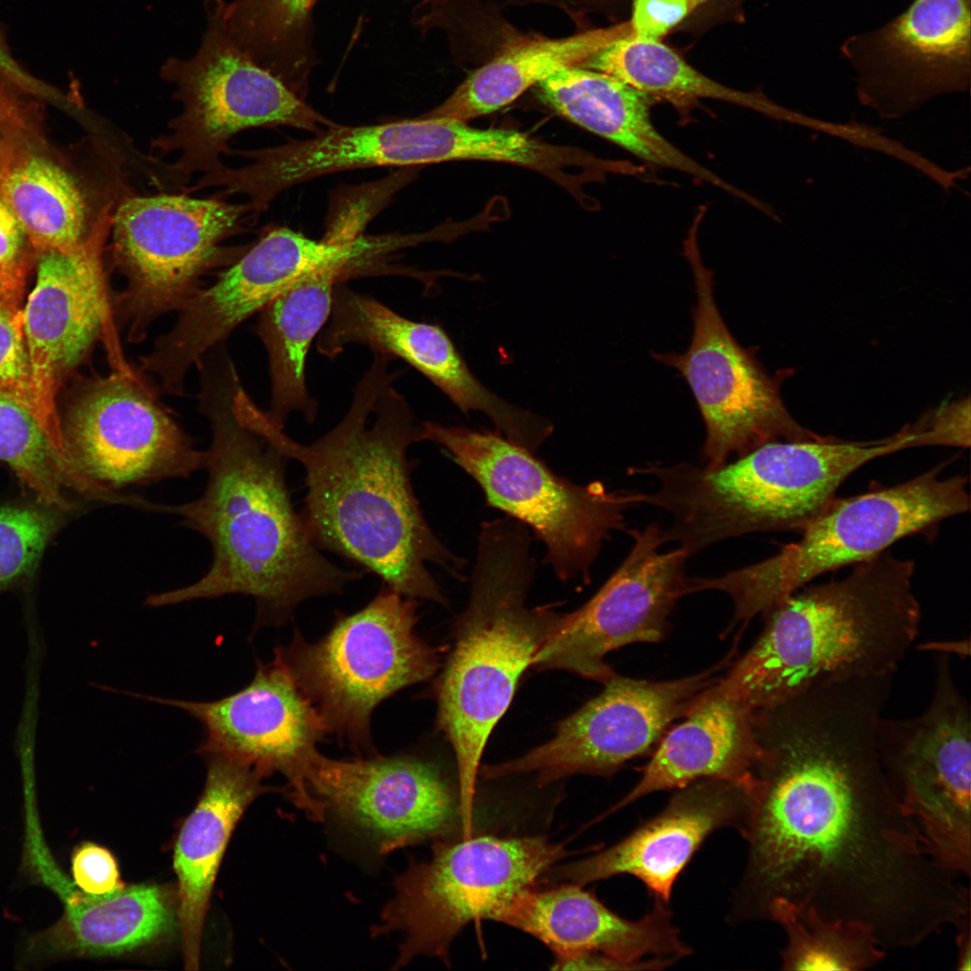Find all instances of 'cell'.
Wrapping results in <instances>:
<instances>
[{"label": "cell", "instance_id": "6da1fadb", "mask_svg": "<svg viewBox=\"0 0 971 971\" xmlns=\"http://www.w3.org/2000/svg\"><path fill=\"white\" fill-rule=\"evenodd\" d=\"M887 697L869 683L814 685L770 710L742 834L740 896L869 927L885 949L913 948L970 912V891L940 865L896 797L879 734ZM744 899V897L743 898Z\"/></svg>", "mask_w": 971, "mask_h": 971}, {"label": "cell", "instance_id": "7a4b0ae2", "mask_svg": "<svg viewBox=\"0 0 971 971\" xmlns=\"http://www.w3.org/2000/svg\"><path fill=\"white\" fill-rule=\"evenodd\" d=\"M373 354L345 416L316 441H294L256 405L247 421L303 467L307 492L300 515L319 548L358 564L405 597L446 605L428 565L459 577L462 561L422 513L407 459L408 448L422 441V427L392 386L399 375L389 370L392 359Z\"/></svg>", "mask_w": 971, "mask_h": 971}, {"label": "cell", "instance_id": "3957f363", "mask_svg": "<svg viewBox=\"0 0 971 971\" xmlns=\"http://www.w3.org/2000/svg\"><path fill=\"white\" fill-rule=\"evenodd\" d=\"M200 372V410L212 432L205 451L208 483L200 498L167 505L166 513L183 517V524L209 540L212 564L197 582L151 594L145 604L245 594L255 600L257 625L279 624L305 600L338 593L361 574L325 557L295 512L288 459L245 419L235 365L212 363Z\"/></svg>", "mask_w": 971, "mask_h": 971}, {"label": "cell", "instance_id": "277c9868", "mask_svg": "<svg viewBox=\"0 0 971 971\" xmlns=\"http://www.w3.org/2000/svg\"><path fill=\"white\" fill-rule=\"evenodd\" d=\"M914 570L886 550L842 579L806 584L768 613L761 637L712 690L763 712L819 682L893 675L919 631Z\"/></svg>", "mask_w": 971, "mask_h": 971}, {"label": "cell", "instance_id": "5b68a950", "mask_svg": "<svg viewBox=\"0 0 971 971\" xmlns=\"http://www.w3.org/2000/svg\"><path fill=\"white\" fill-rule=\"evenodd\" d=\"M535 573L527 527L512 518L484 522L470 597L436 684L437 726L457 764L461 829L474 830L477 779L486 744L522 673L567 619L554 606L530 608Z\"/></svg>", "mask_w": 971, "mask_h": 971}, {"label": "cell", "instance_id": "8992f818", "mask_svg": "<svg viewBox=\"0 0 971 971\" xmlns=\"http://www.w3.org/2000/svg\"><path fill=\"white\" fill-rule=\"evenodd\" d=\"M910 447L904 430L868 441L819 435L771 441L713 469L681 462L648 464L632 472L655 477L656 488L638 493L639 501L670 514L664 544L676 542L690 557L747 533L801 531L854 471Z\"/></svg>", "mask_w": 971, "mask_h": 971}, {"label": "cell", "instance_id": "52a82bcc", "mask_svg": "<svg viewBox=\"0 0 971 971\" xmlns=\"http://www.w3.org/2000/svg\"><path fill=\"white\" fill-rule=\"evenodd\" d=\"M942 468H933L894 486L835 497L806 525L797 542L725 575L691 578V589L726 593L734 602L735 620L768 614L819 575L871 558L904 537L967 512V477L942 478Z\"/></svg>", "mask_w": 971, "mask_h": 971}, {"label": "cell", "instance_id": "ba28073f", "mask_svg": "<svg viewBox=\"0 0 971 971\" xmlns=\"http://www.w3.org/2000/svg\"><path fill=\"white\" fill-rule=\"evenodd\" d=\"M422 441L443 447L482 488L488 505L530 527L545 544L546 561L563 580L587 582L602 544L624 527L637 493L576 485L499 432L423 422Z\"/></svg>", "mask_w": 971, "mask_h": 971}, {"label": "cell", "instance_id": "9c48e42d", "mask_svg": "<svg viewBox=\"0 0 971 971\" xmlns=\"http://www.w3.org/2000/svg\"><path fill=\"white\" fill-rule=\"evenodd\" d=\"M415 599L385 586L361 610L339 616L314 643L296 632L277 648L328 731L368 748L376 707L440 667L438 649L415 632Z\"/></svg>", "mask_w": 971, "mask_h": 971}, {"label": "cell", "instance_id": "30bf717a", "mask_svg": "<svg viewBox=\"0 0 971 971\" xmlns=\"http://www.w3.org/2000/svg\"><path fill=\"white\" fill-rule=\"evenodd\" d=\"M566 854L563 845L541 836L437 841L430 860L410 863L396 878V895L371 935L404 934L394 968L421 956L447 962L453 940L466 925L492 921Z\"/></svg>", "mask_w": 971, "mask_h": 971}, {"label": "cell", "instance_id": "8fae6325", "mask_svg": "<svg viewBox=\"0 0 971 971\" xmlns=\"http://www.w3.org/2000/svg\"><path fill=\"white\" fill-rule=\"evenodd\" d=\"M249 210V204L180 194L122 200L112 216L111 249L126 285L111 299V315L128 342L143 341L155 320L179 311L200 289L206 272L242 254L220 245Z\"/></svg>", "mask_w": 971, "mask_h": 971}, {"label": "cell", "instance_id": "7c38bea8", "mask_svg": "<svg viewBox=\"0 0 971 971\" xmlns=\"http://www.w3.org/2000/svg\"><path fill=\"white\" fill-rule=\"evenodd\" d=\"M208 27L197 53L170 58L162 78L176 86L183 110L169 122L168 134L154 139L163 154L180 151L172 170L181 175L221 169L220 155L237 132L284 125L320 131L334 123L307 105L281 80L253 61L231 39L215 0H206Z\"/></svg>", "mask_w": 971, "mask_h": 971}, {"label": "cell", "instance_id": "4fadbf2b", "mask_svg": "<svg viewBox=\"0 0 971 971\" xmlns=\"http://www.w3.org/2000/svg\"><path fill=\"white\" fill-rule=\"evenodd\" d=\"M926 710L906 720L883 718L882 762L889 782L931 853L948 870H971L969 706L949 663H937Z\"/></svg>", "mask_w": 971, "mask_h": 971}, {"label": "cell", "instance_id": "5bb4252c", "mask_svg": "<svg viewBox=\"0 0 971 971\" xmlns=\"http://www.w3.org/2000/svg\"><path fill=\"white\" fill-rule=\"evenodd\" d=\"M697 295L692 308L690 344L681 354L652 352L679 370L689 384L706 426L703 455L707 468H717L754 449L778 441H801L819 435L797 423L786 408L779 385L786 376L771 377L744 348L722 318L714 297L713 274L688 244Z\"/></svg>", "mask_w": 971, "mask_h": 971}, {"label": "cell", "instance_id": "9a60e30c", "mask_svg": "<svg viewBox=\"0 0 971 971\" xmlns=\"http://www.w3.org/2000/svg\"><path fill=\"white\" fill-rule=\"evenodd\" d=\"M62 424L79 470L111 492L188 477L205 466V451L128 368L84 382Z\"/></svg>", "mask_w": 971, "mask_h": 971}, {"label": "cell", "instance_id": "2e32d148", "mask_svg": "<svg viewBox=\"0 0 971 971\" xmlns=\"http://www.w3.org/2000/svg\"><path fill=\"white\" fill-rule=\"evenodd\" d=\"M715 670L667 681L613 675L604 689L559 722L549 741L509 762L486 765L494 779L534 773L539 786L573 775L609 777L642 754L674 719L686 717L716 681Z\"/></svg>", "mask_w": 971, "mask_h": 971}, {"label": "cell", "instance_id": "e0dca14e", "mask_svg": "<svg viewBox=\"0 0 971 971\" xmlns=\"http://www.w3.org/2000/svg\"><path fill=\"white\" fill-rule=\"evenodd\" d=\"M363 254L361 239L331 231L315 240L272 229L183 305L173 329L156 341L152 364L169 380L183 381L210 349L299 280L328 266H352Z\"/></svg>", "mask_w": 971, "mask_h": 971}, {"label": "cell", "instance_id": "ac0fdd59", "mask_svg": "<svg viewBox=\"0 0 971 971\" xmlns=\"http://www.w3.org/2000/svg\"><path fill=\"white\" fill-rule=\"evenodd\" d=\"M634 542L620 566L541 646L532 659L538 670L558 669L605 682L615 673L606 655L632 643L659 641L667 618L689 593L680 547L663 551L657 524L629 531Z\"/></svg>", "mask_w": 971, "mask_h": 971}, {"label": "cell", "instance_id": "d6986e66", "mask_svg": "<svg viewBox=\"0 0 971 971\" xmlns=\"http://www.w3.org/2000/svg\"><path fill=\"white\" fill-rule=\"evenodd\" d=\"M178 708L200 722V754L220 753L253 766L263 777L274 772L288 780V796L310 820L325 817L324 806L308 791L303 773L328 728L303 693L278 649L272 661L257 663L243 689L213 701L147 697Z\"/></svg>", "mask_w": 971, "mask_h": 971}, {"label": "cell", "instance_id": "ffe728a7", "mask_svg": "<svg viewBox=\"0 0 971 971\" xmlns=\"http://www.w3.org/2000/svg\"><path fill=\"white\" fill-rule=\"evenodd\" d=\"M303 776L326 815L362 834L380 854L443 838L460 825L458 785L430 761L334 760L316 750Z\"/></svg>", "mask_w": 971, "mask_h": 971}, {"label": "cell", "instance_id": "44dd1931", "mask_svg": "<svg viewBox=\"0 0 971 971\" xmlns=\"http://www.w3.org/2000/svg\"><path fill=\"white\" fill-rule=\"evenodd\" d=\"M971 0H913L901 14L850 37L842 54L861 104L898 119L940 94L969 89Z\"/></svg>", "mask_w": 971, "mask_h": 971}, {"label": "cell", "instance_id": "7402d4cb", "mask_svg": "<svg viewBox=\"0 0 971 971\" xmlns=\"http://www.w3.org/2000/svg\"><path fill=\"white\" fill-rule=\"evenodd\" d=\"M106 206L85 239L36 256L37 280L22 307L31 378L55 441H64L56 395L62 379L86 356L111 315L102 254L111 230Z\"/></svg>", "mask_w": 971, "mask_h": 971}, {"label": "cell", "instance_id": "603a6c76", "mask_svg": "<svg viewBox=\"0 0 971 971\" xmlns=\"http://www.w3.org/2000/svg\"><path fill=\"white\" fill-rule=\"evenodd\" d=\"M665 904L656 899L650 913L629 921L582 886L566 883L519 892L492 921L544 943L555 955V969H662L691 953Z\"/></svg>", "mask_w": 971, "mask_h": 971}, {"label": "cell", "instance_id": "cb8c5ba5", "mask_svg": "<svg viewBox=\"0 0 971 971\" xmlns=\"http://www.w3.org/2000/svg\"><path fill=\"white\" fill-rule=\"evenodd\" d=\"M679 789L662 813L623 840L595 855L551 868L549 877L583 886L628 874L668 904L675 880L707 836L729 825L741 830L749 803L744 788L717 779H699Z\"/></svg>", "mask_w": 971, "mask_h": 971}, {"label": "cell", "instance_id": "d4e9b609", "mask_svg": "<svg viewBox=\"0 0 971 971\" xmlns=\"http://www.w3.org/2000/svg\"><path fill=\"white\" fill-rule=\"evenodd\" d=\"M28 873L57 894L64 913L52 926L27 940V961L118 955L156 940L174 926L170 902L156 886L89 895L64 875L49 853L34 860Z\"/></svg>", "mask_w": 971, "mask_h": 971}, {"label": "cell", "instance_id": "484cf974", "mask_svg": "<svg viewBox=\"0 0 971 971\" xmlns=\"http://www.w3.org/2000/svg\"><path fill=\"white\" fill-rule=\"evenodd\" d=\"M759 723L760 712L716 693L711 686L663 739L639 781L608 813L652 792L703 779L735 784L750 796L758 785L760 767L771 755Z\"/></svg>", "mask_w": 971, "mask_h": 971}, {"label": "cell", "instance_id": "4316f807", "mask_svg": "<svg viewBox=\"0 0 971 971\" xmlns=\"http://www.w3.org/2000/svg\"><path fill=\"white\" fill-rule=\"evenodd\" d=\"M207 776L196 807L183 823L174 853L185 968L197 970L204 918L231 833L247 806L267 791L253 766L220 753L202 754Z\"/></svg>", "mask_w": 971, "mask_h": 971}, {"label": "cell", "instance_id": "83f0119b", "mask_svg": "<svg viewBox=\"0 0 971 971\" xmlns=\"http://www.w3.org/2000/svg\"><path fill=\"white\" fill-rule=\"evenodd\" d=\"M351 343L405 361L463 413L483 409L491 398L441 326L409 320L370 296L336 285L317 350L334 359Z\"/></svg>", "mask_w": 971, "mask_h": 971}, {"label": "cell", "instance_id": "f1b7e54d", "mask_svg": "<svg viewBox=\"0 0 971 971\" xmlns=\"http://www.w3.org/2000/svg\"><path fill=\"white\" fill-rule=\"evenodd\" d=\"M535 87L538 99L558 115L655 165L686 173L744 199L745 192L698 164L669 142L650 117L652 98L606 73L564 68Z\"/></svg>", "mask_w": 971, "mask_h": 971}, {"label": "cell", "instance_id": "f546056e", "mask_svg": "<svg viewBox=\"0 0 971 971\" xmlns=\"http://www.w3.org/2000/svg\"><path fill=\"white\" fill-rule=\"evenodd\" d=\"M350 269L332 265L316 271L259 312L254 332L266 348L272 381L271 403L265 414L280 429L283 430L294 412L301 413L308 423L317 416L318 404L306 387L307 354L330 316L335 286Z\"/></svg>", "mask_w": 971, "mask_h": 971}, {"label": "cell", "instance_id": "4dcf8cb0", "mask_svg": "<svg viewBox=\"0 0 971 971\" xmlns=\"http://www.w3.org/2000/svg\"><path fill=\"white\" fill-rule=\"evenodd\" d=\"M632 35L629 22L557 39L533 32L470 72L444 102L424 116L467 122L490 114L555 73L579 66L611 42Z\"/></svg>", "mask_w": 971, "mask_h": 971}, {"label": "cell", "instance_id": "1f68e13d", "mask_svg": "<svg viewBox=\"0 0 971 971\" xmlns=\"http://www.w3.org/2000/svg\"><path fill=\"white\" fill-rule=\"evenodd\" d=\"M0 129V200L23 228L36 256L68 250L86 236V203L76 180L31 145Z\"/></svg>", "mask_w": 971, "mask_h": 971}, {"label": "cell", "instance_id": "d6a6232c", "mask_svg": "<svg viewBox=\"0 0 971 971\" xmlns=\"http://www.w3.org/2000/svg\"><path fill=\"white\" fill-rule=\"evenodd\" d=\"M579 67L612 76L650 98L677 107L701 98L726 102L769 118L797 123L799 113L762 94L738 91L708 77L659 40L620 38L592 55Z\"/></svg>", "mask_w": 971, "mask_h": 971}, {"label": "cell", "instance_id": "836d02e7", "mask_svg": "<svg viewBox=\"0 0 971 971\" xmlns=\"http://www.w3.org/2000/svg\"><path fill=\"white\" fill-rule=\"evenodd\" d=\"M318 0H216L237 47L302 98L317 65L313 10Z\"/></svg>", "mask_w": 971, "mask_h": 971}, {"label": "cell", "instance_id": "e575fe53", "mask_svg": "<svg viewBox=\"0 0 971 971\" xmlns=\"http://www.w3.org/2000/svg\"><path fill=\"white\" fill-rule=\"evenodd\" d=\"M767 918L785 932L787 944L780 951L785 970H863L886 956L873 931L858 922L827 918L780 900L770 904Z\"/></svg>", "mask_w": 971, "mask_h": 971}, {"label": "cell", "instance_id": "d590c367", "mask_svg": "<svg viewBox=\"0 0 971 971\" xmlns=\"http://www.w3.org/2000/svg\"><path fill=\"white\" fill-rule=\"evenodd\" d=\"M0 461L9 466L46 506L73 510L63 488L97 498L101 490L63 460L34 415L14 400L0 395Z\"/></svg>", "mask_w": 971, "mask_h": 971}, {"label": "cell", "instance_id": "8d00e7d4", "mask_svg": "<svg viewBox=\"0 0 971 971\" xmlns=\"http://www.w3.org/2000/svg\"><path fill=\"white\" fill-rule=\"evenodd\" d=\"M410 22L423 35L440 31L452 58L477 67L533 34L518 30L501 11L480 0H421L413 8Z\"/></svg>", "mask_w": 971, "mask_h": 971}, {"label": "cell", "instance_id": "74e56055", "mask_svg": "<svg viewBox=\"0 0 971 971\" xmlns=\"http://www.w3.org/2000/svg\"><path fill=\"white\" fill-rule=\"evenodd\" d=\"M56 528L55 517L43 510L0 506V589L34 569Z\"/></svg>", "mask_w": 971, "mask_h": 971}, {"label": "cell", "instance_id": "f35d334b", "mask_svg": "<svg viewBox=\"0 0 971 971\" xmlns=\"http://www.w3.org/2000/svg\"><path fill=\"white\" fill-rule=\"evenodd\" d=\"M0 395L17 402L37 419L52 445L54 439L33 385L23 332L22 309L12 311L0 300Z\"/></svg>", "mask_w": 971, "mask_h": 971}, {"label": "cell", "instance_id": "ab89813d", "mask_svg": "<svg viewBox=\"0 0 971 971\" xmlns=\"http://www.w3.org/2000/svg\"><path fill=\"white\" fill-rule=\"evenodd\" d=\"M36 254L18 219L0 200V300L22 309L28 275Z\"/></svg>", "mask_w": 971, "mask_h": 971}, {"label": "cell", "instance_id": "60d3db41", "mask_svg": "<svg viewBox=\"0 0 971 971\" xmlns=\"http://www.w3.org/2000/svg\"><path fill=\"white\" fill-rule=\"evenodd\" d=\"M71 870L74 884L89 895H108L123 887L113 856L92 842H84L75 848Z\"/></svg>", "mask_w": 971, "mask_h": 971}, {"label": "cell", "instance_id": "b9f144b4", "mask_svg": "<svg viewBox=\"0 0 971 971\" xmlns=\"http://www.w3.org/2000/svg\"><path fill=\"white\" fill-rule=\"evenodd\" d=\"M925 437L927 446L970 445L969 397L943 405L914 423Z\"/></svg>", "mask_w": 971, "mask_h": 971}, {"label": "cell", "instance_id": "7bdbcfd3", "mask_svg": "<svg viewBox=\"0 0 971 971\" xmlns=\"http://www.w3.org/2000/svg\"><path fill=\"white\" fill-rule=\"evenodd\" d=\"M690 0H633V36L659 40L693 9Z\"/></svg>", "mask_w": 971, "mask_h": 971}, {"label": "cell", "instance_id": "ee69618b", "mask_svg": "<svg viewBox=\"0 0 971 971\" xmlns=\"http://www.w3.org/2000/svg\"><path fill=\"white\" fill-rule=\"evenodd\" d=\"M0 74L26 94L58 101L60 94L31 75L15 59L0 33Z\"/></svg>", "mask_w": 971, "mask_h": 971}, {"label": "cell", "instance_id": "f6af8a7d", "mask_svg": "<svg viewBox=\"0 0 971 971\" xmlns=\"http://www.w3.org/2000/svg\"><path fill=\"white\" fill-rule=\"evenodd\" d=\"M970 913L960 919L955 926L958 929L956 937L957 964L958 970L968 971L971 968V924Z\"/></svg>", "mask_w": 971, "mask_h": 971}, {"label": "cell", "instance_id": "bcb514c9", "mask_svg": "<svg viewBox=\"0 0 971 971\" xmlns=\"http://www.w3.org/2000/svg\"><path fill=\"white\" fill-rule=\"evenodd\" d=\"M704 1H707V0H690V2H691V3H692V4H694V5H695V6H697L698 4H699L700 3L704 2Z\"/></svg>", "mask_w": 971, "mask_h": 971}]
</instances>
